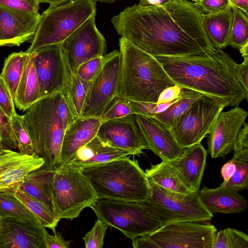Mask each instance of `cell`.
<instances>
[{
  "instance_id": "1",
  "label": "cell",
  "mask_w": 248,
  "mask_h": 248,
  "mask_svg": "<svg viewBox=\"0 0 248 248\" xmlns=\"http://www.w3.org/2000/svg\"><path fill=\"white\" fill-rule=\"evenodd\" d=\"M194 2L167 0L162 4L127 7L111 19L116 31L154 57L198 55L214 48Z\"/></svg>"
},
{
  "instance_id": "2",
  "label": "cell",
  "mask_w": 248,
  "mask_h": 248,
  "mask_svg": "<svg viewBox=\"0 0 248 248\" xmlns=\"http://www.w3.org/2000/svg\"><path fill=\"white\" fill-rule=\"evenodd\" d=\"M172 80L187 88L238 106L248 93L238 82L237 63L222 49L179 57H155Z\"/></svg>"
},
{
  "instance_id": "3",
  "label": "cell",
  "mask_w": 248,
  "mask_h": 248,
  "mask_svg": "<svg viewBox=\"0 0 248 248\" xmlns=\"http://www.w3.org/2000/svg\"><path fill=\"white\" fill-rule=\"evenodd\" d=\"M22 117L35 155L43 158L46 167L56 170L62 164L61 148L65 131L76 119L65 91L40 99Z\"/></svg>"
},
{
  "instance_id": "4",
  "label": "cell",
  "mask_w": 248,
  "mask_h": 248,
  "mask_svg": "<svg viewBox=\"0 0 248 248\" xmlns=\"http://www.w3.org/2000/svg\"><path fill=\"white\" fill-rule=\"evenodd\" d=\"M119 42L121 76L117 97L156 103L162 91L176 85L155 57L124 37Z\"/></svg>"
},
{
  "instance_id": "5",
  "label": "cell",
  "mask_w": 248,
  "mask_h": 248,
  "mask_svg": "<svg viewBox=\"0 0 248 248\" xmlns=\"http://www.w3.org/2000/svg\"><path fill=\"white\" fill-rule=\"evenodd\" d=\"M79 169L98 199L143 202L150 198L149 180L137 160L125 156Z\"/></svg>"
},
{
  "instance_id": "6",
  "label": "cell",
  "mask_w": 248,
  "mask_h": 248,
  "mask_svg": "<svg viewBox=\"0 0 248 248\" xmlns=\"http://www.w3.org/2000/svg\"><path fill=\"white\" fill-rule=\"evenodd\" d=\"M96 12L93 0H71L49 6L40 16L35 34L26 51L31 54L43 47L61 44L86 20L95 16Z\"/></svg>"
},
{
  "instance_id": "7",
  "label": "cell",
  "mask_w": 248,
  "mask_h": 248,
  "mask_svg": "<svg viewBox=\"0 0 248 248\" xmlns=\"http://www.w3.org/2000/svg\"><path fill=\"white\" fill-rule=\"evenodd\" d=\"M52 195L54 211L60 219L77 218L98 199L88 179L70 163L62 164L56 170Z\"/></svg>"
},
{
  "instance_id": "8",
  "label": "cell",
  "mask_w": 248,
  "mask_h": 248,
  "mask_svg": "<svg viewBox=\"0 0 248 248\" xmlns=\"http://www.w3.org/2000/svg\"><path fill=\"white\" fill-rule=\"evenodd\" d=\"M98 218L108 226L121 231L131 240L150 234L163 225L149 210L146 201H128L98 199L91 207Z\"/></svg>"
},
{
  "instance_id": "9",
  "label": "cell",
  "mask_w": 248,
  "mask_h": 248,
  "mask_svg": "<svg viewBox=\"0 0 248 248\" xmlns=\"http://www.w3.org/2000/svg\"><path fill=\"white\" fill-rule=\"evenodd\" d=\"M149 182L151 194L146 202L163 226L181 221H209L213 217L202 202L199 193L172 191Z\"/></svg>"
},
{
  "instance_id": "10",
  "label": "cell",
  "mask_w": 248,
  "mask_h": 248,
  "mask_svg": "<svg viewBox=\"0 0 248 248\" xmlns=\"http://www.w3.org/2000/svg\"><path fill=\"white\" fill-rule=\"evenodd\" d=\"M227 107L222 99L202 96L176 119L170 129L178 143L186 148L201 142L220 113Z\"/></svg>"
},
{
  "instance_id": "11",
  "label": "cell",
  "mask_w": 248,
  "mask_h": 248,
  "mask_svg": "<svg viewBox=\"0 0 248 248\" xmlns=\"http://www.w3.org/2000/svg\"><path fill=\"white\" fill-rule=\"evenodd\" d=\"M101 69L92 80L80 117L100 118L118 96L121 76V54L115 50L104 55Z\"/></svg>"
},
{
  "instance_id": "12",
  "label": "cell",
  "mask_w": 248,
  "mask_h": 248,
  "mask_svg": "<svg viewBox=\"0 0 248 248\" xmlns=\"http://www.w3.org/2000/svg\"><path fill=\"white\" fill-rule=\"evenodd\" d=\"M208 221H181L147 234L159 248H211L217 230Z\"/></svg>"
},
{
  "instance_id": "13",
  "label": "cell",
  "mask_w": 248,
  "mask_h": 248,
  "mask_svg": "<svg viewBox=\"0 0 248 248\" xmlns=\"http://www.w3.org/2000/svg\"><path fill=\"white\" fill-rule=\"evenodd\" d=\"M95 18H89L61 44L71 73H76L82 63L103 56L106 51V39L98 30Z\"/></svg>"
},
{
  "instance_id": "14",
  "label": "cell",
  "mask_w": 248,
  "mask_h": 248,
  "mask_svg": "<svg viewBox=\"0 0 248 248\" xmlns=\"http://www.w3.org/2000/svg\"><path fill=\"white\" fill-rule=\"evenodd\" d=\"M32 54L41 98L65 91L71 73L61 44L43 47Z\"/></svg>"
},
{
  "instance_id": "15",
  "label": "cell",
  "mask_w": 248,
  "mask_h": 248,
  "mask_svg": "<svg viewBox=\"0 0 248 248\" xmlns=\"http://www.w3.org/2000/svg\"><path fill=\"white\" fill-rule=\"evenodd\" d=\"M96 136L105 143L130 151L134 155L149 149L135 114L101 122Z\"/></svg>"
},
{
  "instance_id": "16",
  "label": "cell",
  "mask_w": 248,
  "mask_h": 248,
  "mask_svg": "<svg viewBox=\"0 0 248 248\" xmlns=\"http://www.w3.org/2000/svg\"><path fill=\"white\" fill-rule=\"evenodd\" d=\"M248 113L238 106L221 112L208 137V152L213 158L224 157L231 153Z\"/></svg>"
},
{
  "instance_id": "17",
  "label": "cell",
  "mask_w": 248,
  "mask_h": 248,
  "mask_svg": "<svg viewBox=\"0 0 248 248\" xmlns=\"http://www.w3.org/2000/svg\"><path fill=\"white\" fill-rule=\"evenodd\" d=\"M45 228L39 222L12 217L0 219V248H46Z\"/></svg>"
},
{
  "instance_id": "18",
  "label": "cell",
  "mask_w": 248,
  "mask_h": 248,
  "mask_svg": "<svg viewBox=\"0 0 248 248\" xmlns=\"http://www.w3.org/2000/svg\"><path fill=\"white\" fill-rule=\"evenodd\" d=\"M44 164L41 157L4 148L0 153V192L13 196L26 177Z\"/></svg>"
},
{
  "instance_id": "19",
  "label": "cell",
  "mask_w": 248,
  "mask_h": 248,
  "mask_svg": "<svg viewBox=\"0 0 248 248\" xmlns=\"http://www.w3.org/2000/svg\"><path fill=\"white\" fill-rule=\"evenodd\" d=\"M40 14L17 11L0 4V46H19L32 39Z\"/></svg>"
},
{
  "instance_id": "20",
  "label": "cell",
  "mask_w": 248,
  "mask_h": 248,
  "mask_svg": "<svg viewBox=\"0 0 248 248\" xmlns=\"http://www.w3.org/2000/svg\"><path fill=\"white\" fill-rule=\"evenodd\" d=\"M135 116L149 149L162 160L170 161L182 154L185 148L178 143L171 130L165 124L153 117Z\"/></svg>"
},
{
  "instance_id": "21",
  "label": "cell",
  "mask_w": 248,
  "mask_h": 248,
  "mask_svg": "<svg viewBox=\"0 0 248 248\" xmlns=\"http://www.w3.org/2000/svg\"><path fill=\"white\" fill-rule=\"evenodd\" d=\"M207 154L199 142L185 148L179 157L170 161L178 178L191 192L199 193Z\"/></svg>"
},
{
  "instance_id": "22",
  "label": "cell",
  "mask_w": 248,
  "mask_h": 248,
  "mask_svg": "<svg viewBox=\"0 0 248 248\" xmlns=\"http://www.w3.org/2000/svg\"><path fill=\"white\" fill-rule=\"evenodd\" d=\"M101 123L99 118L79 117L67 127L62 145V164L69 163L77 151L96 136Z\"/></svg>"
},
{
  "instance_id": "23",
  "label": "cell",
  "mask_w": 248,
  "mask_h": 248,
  "mask_svg": "<svg viewBox=\"0 0 248 248\" xmlns=\"http://www.w3.org/2000/svg\"><path fill=\"white\" fill-rule=\"evenodd\" d=\"M199 196L203 205L212 214L241 213L248 207L247 200L238 191L221 185L215 188L203 186Z\"/></svg>"
},
{
  "instance_id": "24",
  "label": "cell",
  "mask_w": 248,
  "mask_h": 248,
  "mask_svg": "<svg viewBox=\"0 0 248 248\" xmlns=\"http://www.w3.org/2000/svg\"><path fill=\"white\" fill-rule=\"evenodd\" d=\"M129 155L134 154L130 151L111 146L96 136L77 151L69 163L80 168Z\"/></svg>"
},
{
  "instance_id": "25",
  "label": "cell",
  "mask_w": 248,
  "mask_h": 248,
  "mask_svg": "<svg viewBox=\"0 0 248 248\" xmlns=\"http://www.w3.org/2000/svg\"><path fill=\"white\" fill-rule=\"evenodd\" d=\"M55 171L44 165L30 172L18 188L42 202L53 213L52 192Z\"/></svg>"
},
{
  "instance_id": "26",
  "label": "cell",
  "mask_w": 248,
  "mask_h": 248,
  "mask_svg": "<svg viewBox=\"0 0 248 248\" xmlns=\"http://www.w3.org/2000/svg\"><path fill=\"white\" fill-rule=\"evenodd\" d=\"M232 21L231 6L220 12L203 15L204 30L215 48L222 49L229 46Z\"/></svg>"
},
{
  "instance_id": "27",
  "label": "cell",
  "mask_w": 248,
  "mask_h": 248,
  "mask_svg": "<svg viewBox=\"0 0 248 248\" xmlns=\"http://www.w3.org/2000/svg\"><path fill=\"white\" fill-rule=\"evenodd\" d=\"M40 97L39 85L35 72L32 53L26 64L14 99L16 107L20 110H27Z\"/></svg>"
},
{
  "instance_id": "28",
  "label": "cell",
  "mask_w": 248,
  "mask_h": 248,
  "mask_svg": "<svg viewBox=\"0 0 248 248\" xmlns=\"http://www.w3.org/2000/svg\"><path fill=\"white\" fill-rule=\"evenodd\" d=\"M145 172L149 181L161 187L182 193L192 192L178 178L170 161L162 160L160 163L151 165Z\"/></svg>"
},
{
  "instance_id": "29",
  "label": "cell",
  "mask_w": 248,
  "mask_h": 248,
  "mask_svg": "<svg viewBox=\"0 0 248 248\" xmlns=\"http://www.w3.org/2000/svg\"><path fill=\"white\" fill-rule=\"evenodd\" d=\"M30 56L26 51L13 52L4 61L0 74L12 94L13 100Z\"/></svg>"
},
{
  "instance_id": "30",
  "label": "cell",
  "mask_w": 248,
  "mask_h": 248,
  "mask_svg": "<svg viewBox=\"0 0 248 248\" xmlns=\"http://www.w3.org/2000/svg\"><path fill=\"white\" fill-rule=\"evenodd\" d=\"M203 93L187 88H182L180 95L175 102L162 112L153 117L159 120L170 129L176 119Z\"/></svg>"
},
{
  "instance_id": "31",
  "label": "cell",
  "mask_w": 248,
  "mask_h": 248,
  "mask_svg": "<svg viewBox=\"0 0 248 248\" xmlns=\"http://www.w3.org/2000/svg\"><path fill=\"white\" fill-rule=\"evenodd\" d=\"M13 196L18 199L34 215L45 227L56 232V227L60 219L44 204L17 189Z\"/></svg>"
},
{
  "instance_id": "32",
  "label": "cell",
  "mask_w": 248,
  "mask_h": 248,
  "mask_svg": "<svg viewBox=\"0 0 248 248\" xmlns=\"http://www.w3.org/2000/svg\"><path fill=\"white\" fill-rule=\"evenodd\" d=\"M92 81L85 80L75 73L70 74L65 93L72 112L76 119L80 117Z\"/></svg>"
},
{
  "instance_id": "33",
  "label": "cell",
  "mask_w": 248,
  "mask_h": 248,
  "mask_svg": "<svg viewBox=\"0 0 248 248\" xmlns=\"http://www.w3.org/2000/svg\"><path fill=\"white\" fill-rule=\"evenodd\" d=\"M7 217L39 222L18 199L7 193L0 192V218Z\"/></svg>"
},
{
  "instance_id": "34",
  "label": "cell",
  "mask_w": 248,
  "mask_h": 248,
  "mask_svg": "<svg viewBox=\"0 0 248 248\" xmlns=\"http://www.w3.org/2000/svg\"><path fill=\"white\" fill-rule=\"evenodd\" d=\"M232 21L230 33L229 46L239 49L248 42V15L235 6H231Z\"/></svg>"
},
{
  "instance_id": "35",
  "label": "cell",
  "mask_w": 248,
  "mask_h": 248,
  "mask_svg": "<svg viewBox=\"0 0 248 248\" xmlns=\"http://www.w3.org/2000/svg\"><path fill=\"white\" fill-rule=\"evenodd\" d=\"M10 121L19 152L35 155L33 144L25 126L22 116L16 113Z\"/></svg>"
},
{
  "instance_id": "36",
  "label": "cell",
  "mask_w": 248,
  "mask_h": 248,
  "mask_svg": "<svg viewBox=\"0 0 248 248\" xmlns=\"http://www.w3.org/2000/svg\"><path fill=\"white\" fill-rule=\"evenodd\" d=\"M234 160L236 167L234 174L221 185L237 191H242L248 187V161Z\"/></svg>"
},
{
  "instance_id": "37",
  "label": "cell",
  "mask_w": 248,
  "mask_h": 248,
  "mask_svg": "<svg viewBox=\"0 0 248 248\" xmlns=\"http://www.w3.org/2000/svg\"><path fill=\"white\" fill-rule=\"evenodd\" d=\"M135 112L127 101L116 97L100 118L101 122L121 118Z\"/></svg>"
},
{
  "instance_id": "38",
  "label": "cell",
  "mask_w": 248,
  "mask_h": 248,
  "mask_svg": "<svg viewBox=\"0 0 248 248\" xmlns=\"http://www.w3.org/2000/svg\"><path fill=\"white\" fill-rule=\"evenodd\" d=\"M108 225L100 219L95 222L93 228L83 237L86 248H101Z\"/></svg>"
},
{
  "instance_id": "39",
  "label": "cell",
  "mask_w": 248,
  "mask_h": 248,
  "mask_svg": "<svg viewBox=\"0 0 248 248\" xmlns=\"http://www.w3.org/2000/svg\"><path fill=\"white\" fill-rule=\"evenodd\" d=\"M224 248H248V236L242 231L228 228L221 230Z\"/></svg>"
},
{
  "instance_id": "40",
  "label": "cell",
  "mask_w": 248,
  "mask_h": 248,
  "mask_svg": "<svg viewBox=\"0 0 248 248\" xmlns=\"http://www.w3.org/2000/svg\"><path fill=\"white\" fill-rule=\"evenodd\" d=\"M104 61V55L89 60L80 65L75 74L85 80L92 81L101 69Z\"/></svg>"
},
{
  "instance_id": "41",
  "label": "cell",
  "mask_w": 248,
  "mask_h": 248,
  "mask_svg": "<svg viewBox=\"0 0 248 248\" xmlns=\"http://www.w3.org/2000/svg\"><path fill=\"white\" fill-rule=\"evenodd\" d=\"M234 142L232 158L248 161V124L245 123Z\"/></svg>"
},
{
  "instance_id": "42",
  "label": "cell",
  "mask_w": 248,
  "mask_h": 248,
  "mask_svg": "<svg viewBox=\"0 0 248 248\" xmlns=\"http://www.w3.org/2000/svg\"><path fill=\"white\" fill-rule=\"evenodd\" d=\"M0 107L9 120L16 114L12 94L0 74Z\"/></svg>"
},
{
  "instance_id": "43",
  "label": "cell",
  "mask_w": 248,
  "mask_h": 248,
  "mask_svg": "<svg viewBox=\"0 0 248 248\" xmlns=\"http://www.w3.org/2000/svg\"><path fill=\"white\" fill-rule=\"evenodd\" d=\"M40 0H0V4L23 12L39 14Z\"/></svg>"
},
{
  "instance_id": "44",
  "label": "cell",
  "mask_w": 248,
  "mask_h": 248,
  "mask_svg": "<svg viewBox=\"0 0 248 248\" xmlns=\"http://www.w3.org/2000/svg\"><path fill=\"white\" fill-rule=\"evenodd\" d=\"M194 3L203 15L220 12L231 6L229 0H201Z\"/></svg>"
},
{
  "instance_id": "45",
  "label": "cell",
  "mask_w": 248,
  "mask_h": 248,
  "mask_svg": "<svg viewBox=\"0 0 248 248\" xmlns=\"http://www.w3.org/2000/svg\"><path fill=\"white\" fill-rule=\"evenodd\" d=\"M0 124L3 129L5 137V147L17 149L15 137L9 120L0 107Z\"/></svg>"
},
{
  "instance_id": "46",
  "label": "cell",
  "mask_w": 248,
  "mask_h": 248,
  "mask_svg": "<svg viewBox=\"0 0 248 248\" xmlns=\"http://www.w3.org/2000/svg\"><path fill=\"white\" fill-rule=\"evenodd\" d=\"M133 109L135 114L153 117L157 113V104L156 103L127 101Z\"/></svg>"
},
{
  "instance_id": "47",
  "label": "cell",
  "mask_w": 248,
  "mask_h": 248,
  "mask_svg": "<svg viewBox=\"0 0 248 248\" xmlns=\"http://www.w3.org/2000/svg\"><path fill=\"white\" fill-rule=\"evenodd\" d=\"M45 243L46 248H69L71 241L65 240L62 234L57 232L54 233V235H50L47 232Z\"/></svg>"
},
{
  "instance_id": "48",
  "label": "cell",
  "mask_w": 248,
  "mask_h": 248,
  "mask_svg": "<svg viewBox=\"0 0 248 248\" xmlns=\"http://www.w3.org/2000/svg\"><path fill=\"white\" fill-rule=\"evenodd\" d=\"M182 88V87L176 84L165 89L160 93L156 103L169 102L178 98Z\"/></svg>"
},
{
  "instance_id": "49",
  "label": "cell",
  "mask_w": 248,
  "mask_h": 248,
  "mask_svg": "<svg viewBox=\"0 0 248 248\" xmlns=\"http://www.w3.org/2000/svg\"><path fill=\"white\" fill-rule=\"evenodd\" d=\"M248 59H244L240 64H236L237 80L246 92L248 93Z\"/></svg>"
},
{
  "instance_id": "50",
  "label": "cell",
  "mask_w": 248,
  "mask_h": 248,
  "mask_svg": "<svg viewBox=\"0 0 248 248\" xmlns=\"http://www.w3.org/2000/svg\"><path fill=\"white\" fill-rule=\"evenodd\" d=\"M132 244L134 248H159L147 234L135 237L132 240Z\"/></svg>"
},
{
  "instance_id": "51",
  "label": "cell",
  "mask_w": 248,
  "mask_h": 248,
  "mask_svg": "<svg viewBox=\"0 0 248 248\" xmlns=\"http://www.w3.org/2000/svg\"><path fill=\"white\" fill-rule=\"evenodd\" d=\"M236 168L234 160L232 158L223 166L221 173L224 182L228 181L232 176Z\"/></svg>"
},
{
  "instance_id": "52",
  "label": "cell",
  "mask_w": 248,
  "mask_h": 248,
  "mask_svg": "<svg viewBox=\"0 0 248 248\" xmlns=\"http://www.w3.org/2000/svg\"><path fill=\"white\" fill-rule=\"evenodd\" d=\"M231 6H235L248 15V0H229Z\"/></svg>"
},
{
  "instance_id": "53",
  "label": "cell",
  "mask_w": 248,
  "mask_h": 248,
  "mask_svg": "<svg viewBox=\"0 0 248 248\" xmlns=\"http://www.w3.org/2000/svg\"><path fill=\"white\" fill-rule=\"evenodd\" d=\"M167 0H140L139 5L142 6H151L162 4Z\"/></svg>"
},
{
  "instance_id": "54",
  "label": "cell",
  "mask_w": 248,
  "mask_h": 248,
  "mask_svg": "<svg viewBox=\"0 0 248 248\" xmlns=\"http://www.w3.org/2000/svg\"><path fill=\"white\" fill-rule=\"evenodd\" d=\"M71 0H40L41 3H47L49 6H55L64 3H66Z\"/></svg>"
},
{
  "instance_id": "55",
  "label": "cell",
  "mask_w": 248,
  "mask_h": 248,
  "mask_svg": "<svg viewBox=\"0 0 248 248\" xmlns=\"http://www.w3.org/2000/svg\"><path fill=\"white\" fill-rule=\"evenodd\" d=\"M238 49L244 59H248V42L246 43Z\"/></svg>"
},
{
  "instance_id": "56",
  "label": "cell",
  "mask_w": 248,
  "mask_h": 248,
  "mask_svg": "<svg viewBox=\"0 0 248 248\" xmlns=\"http://www.w3.org/2000/svg\"><path fill=\"white\" fill-rule=\"evenodd\" d=\"M0 143H1L5 147V137L4 131L0 124Z\"/></svg>"
},
{
  "instance_id": "57",
  "label": "cell",
  "mask_w": 248,
  "mask_h": 248,
  "mask_svg": "<svg viewBox=\"0 0 248 248\" xmlns=\"http://www.w3.org/2000/svg\"><path fill=\"white\" fill-rule=\"evenodd\" d=\"M94 1H100V2H105L108 3H112L116 0H93Z\"/></svg>"
},
{
  "instance_id": "58",
  "label": "cell",
  "mask_w": 248,
  "mask_h": 248,
  "mask_svg": "<svg viewBox=\"0 0 248 248\" xmlns=\"http://www.w3.org/2000/svg\"><path fill=\"white\" fill-rule=\"evenodd\" d=\"M4 148H5L4 147L3 145L1 143H0V153Z\"/></svg>"
},
{
  "instance_id": "59",
  "label": "cell",
  "mask_w": 248,
  "mask_h": 248,
  "mask_svg": "<svg viewBox=\"0 0 248 248\" xmlns=\"http://www.w3.org/2000/svg\"><path fill=\"white\" fill-rule=\"evenodd\" d=\"M188 0L194 2H197L201 1V0Z\"/></svg>"
},
{
  "instance_id": "60",
  "label": "cell",
  "mask_w": 248,
  "mask_h": 248,
  "mask_svg": "<svg viewBox=\"0 0 248 248\" xmlns=\"http://www.w3.org/2000/svg\"></svg>"
}]
</instances>
